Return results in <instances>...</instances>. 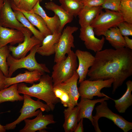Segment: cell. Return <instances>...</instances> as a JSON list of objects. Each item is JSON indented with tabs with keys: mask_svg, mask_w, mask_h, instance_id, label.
<instances>
[{
	"mask_svg": "<svg viewBox=\"0 0 132 132\" xmlns=\"http://www.w3.org/2000/svg\"><path fill=\"white\" fill-rule=\"evenodd\" d=\"M63 113L65 121L63 127L65 132H74L78 122V107H68L64 110Z\"/></svg>",
	"mask_w": 132,
	"mask_h": 132,
	"instance_id": "603a6c76",
	"label": "cell"
},
{
	"mask_svg": "<svg viewBox=\"0 0 132 132\" xmlns=\"http://www.w3.org/2000/svg\"><path fill=\"white\" fill-rule=\"evenodd\" d=\"M11 2L12 1H13V0H7Z\"/></svg>",
	"mask_w": 132,
	"mask_h": 132,
	"instance_id": "7bdbcfd3",
	"label": "cell"
},
{
	"mask_svg": "<svg viewBox=\"0 0 132 132\" xmlns=\"http://www.w3.org/2000/svg\"><path fill=\"white\" fill-rule=\"evenodd\" d=\"M75 53L78 60V67L76 71L79 76V84L86 79L89 68L93 65L95 58V56L86 51L77 49Z\"/></svg>",
	"mask_w": 132,
	"mask_h": 132,
	"instance_id": "9a60e30c",
	"label": "cell"
},
{
	"mask_svg": "<svg viewBox=\"0 0 132 132\" xmlns=\"http://www.w3.org/2000/svg\"><path fill=\"white\" fill-rule=\"evenodd\" d=\"M113 82V79L94 80L85 79L80 83L78 88L79 96L91 99L95 96L99 97H108L101 92V90L104 88L111 87Z\"/></svg>",
	"mask_w": 132,
	"mask_h": 132,
	"instance_id": "ba28073f",
	"label": "cell"
},
{
	"mask_svg": "<svg viewBox=\"0 0 132 132\" xmlns=\"http://www.w3.org/2000/svg\"><path fill=\"white\" fill-rule=\"evenodd\" d=\"M45 7L47 10L53 12L59 18L60 22L59 32H62L65 26L70 23L73 20L74 17L65 10L61 6L52 1L45 3Z\"/></svg>",
	"mask_w": 132,
	"mask_h": 132,
	"instance_id": "7402d4cb",
	"label": "cell"
},
{
	"mask_svg": "<svg viewBox=\"0 0 132 132\" xmlns=\"http://www.w3.org/2000/svg\"><path fill=\"white\" fill-rule=\"evenodd\" d=\"M41 0H20L16 7L18 9L29 11L31 10L38 1Z\"/></svg>",
	"mask_w": 132,
	"mask_h": 132,
	"instance_id": "d6a6232c",
	"label": "cell"
},
{
	"mask_svg": "<svg viewBox=\"0 0 132 132\" xmlns=\"http://www.w3.org/2000/svg\"><path fill=\"white\" fill-rule=\"evenodd\" d=\"M6 131L5 126L2 125L0 124V132H5Z\"/></svg>",
	"mask_w": 132,
	"mask_h": 132,
	"instance_id": "ab89813d",
	"label": "cell"
},
{
	"mask_svg": "<svg viewBox=\"0 0 132 132\" xmlns=\"http://www.w3.org/2000/svg\"><path fill=\"white\" fill-rule=\"evenodd\" d=\"M83 118L81 119L78 123L75 129L74 132H84V129L83 126Z\"/></svg>",
	"mask_w": 132,
	"mask_h": 132,
	"instance_id": "8d00e7d4",
	"label": "cell"
},
{
	"mask_svg": "<svg viewBox=\"0 0 132 132\" xmlns=\"http://www.w3.org/2000/svg\"><path fill=\"white\" fill-rule=\"evenodd\" d=\"M41 44H42L35 46L30 51V53L27 55L20 58H15L10 54L7 59L8 67V77H11L16 70L22 68L26 69L30 71L37 70L44 73H50L45 64L38 63L35 58L37 49Z\"/></svg>",
	"mask_w": 132,
	"mask_h": 132,
	"instance_id": "3957f363",
	"label": "cell"
},
{
	"mask_svg": "<svg viewBox=\"0 0 132 132\" xmlns=\"http://www.w3.org/2000/svg\"><path fill=\"white\" fill-rule=\"evenodd\" d=\"M95 108L96 114L94 118L97 122L101 117L106 118L112 121L124 132H128L132 129V123L126 120L120 115L114 113L108 107L106 100L100 103Z\"/></svg>",
	"mask_w": 132,
	"mask_h": 132,
	"instance_id": "9c48e42d",
	"label": "cell"
},
{
	"mask_svg": "<svg viewBox=\"0 0 132 132\" xmlns=\"http://www.w3.org/2000/svg\"><path fill=\"white\" fill-rule=\"evenodd\" d=\"M10 52L7 45L0 48V69L7 77L8 75V67L7 59Z\"/></svg>",
	"mask_w": 132,
	"mask_h": 132,
	"instance_id": "4dcf8cb0",
	"label": "cell"
},
{
	"mask_svg": "<svg viewBox=\"0 0 132 132\" xmlns=\"http://www.w3.org/2000/svg\"><path fill=\"white\" fill-rule=\"evenodd\" d=\"M5 77L0 69V90L4 89V82Z\"/></svg>",
	"mask_w": 132,
	"mask_h": 132,
	"instance_id": "f35d334b",
	"label": "cell"
},
{
	"mask_svg": "<svg viewBox=\"0 0 132 132\" xmlns=\"http://www.w3.org/2000/svg\"><path fill=\"white\" fill-rule=\"evenodd\" d=\"M0 26L23 32L28 29L17 19L11 6L10 2L7 0H4L0 13Z\"/></svg>",
	"mask_w": 132,
	"mask_h": 132,
	"instance_id": "4fadbf2b",
	"label": "cell"
},
{
	"mask_svg": "<svg viewBox=\"0 0 132 132\" xmlns=\"http://www.w3.org/2000/svg\"><path fill=\"white\" fill-rule=\"evenodd\" d=\"M80 101L77 106L78 108V122L82 118H86L91 122L96 132H101L98 123L94 119L92 112L95 104L98 103L111 99L109 97L94 100H91L83 97H80Z\"/></svg>",
	"mask_w": 132,
	"mask_h": 132,
	"instance_id": "30bf717a",
	"label": "cell"
},
{
	"mask_svg": "<svg viewBox=\"0 0 132 132\" xmlns=\"http://www.w3.org/2000/svg\"><path fill=\"white\" fill-rule=\"evenodd\" d=\"M101 6L84 7L79 13V23L81 27L90 25L92 21L102 11Z\"/></svg>",
	"mask_w": 132,
	"mask_h": 132,
	"instance_id": "d4e9b609",
	"label": "cell"
},
{
	"mask_svg": "<svg viewBox=\"0 0 132 132\" xmlns=\"http://www.w3.org/2000/svg\"><path fill=\"white\" fill-rule=\"evenodd\" d=\"M24 36L23 32L0 26V48L7 45L13 46L22 43Z\"/></svg>",
	"mask_w": 132,
	"mask_h": 132,
	"instance_id": "e0dca14e",
	"label": "cell"
},
{
	"mask_svg": "<svg viewBox=\"0 0 132 132\" xmlns=\"http://www.w3.org/2000/svg\"><path fill=\"white\" fill-rule=\"evenodd\" d=\"M23 96V105L19 111L20 115L15 121L5 126L6 130L14 129L17 124L25 119L36 116L40 110L42 111H45L47 112L51 111L48 105L41 101L39 99L35 101L27 95L24 94Z\"/></svg>",
	"mask_w": 132,
	"mask_h": 132,
	"instance_id": "5b68a950",
	"label": "cell"
},
{
	"mask_svg": "<svg viewBox=\"0 0 132 132\" xmlns=\"http://www.w3.org/2000/svg\"><path fill=\"white\" fill-rule=\"evenodd\" d=\"M121 0H105L101 6L103 9L119 12Z\"/></svg>",
	"mask_w": 132,
	"mask_h": 132,
	"instance_id": "e575fe53",
	"label": "cell"
},
{
	"mask_svg": "<svg viewBox=\"0 0 132 132\" xmlns=\"http://www.w3.org/2000/svg\"><path fill=\"white\" fill-rule=\"evenodd\" d=\"M24 39L22 43L17 46L10 45L8 48L11 52L12 55L16 59H19L26 56L27 53L35 46L42 44V42L38 39L28 29L23 32Z\"/></svg>",
	"mask_w": 132,
	"mask_h": 132,
	"instance_id": "8fae6325",
	"label": "cell"
},
{
	"mask_svg": "<svg viewBox=\"0 0 132 132\" xmlns=\"http://www.w3.org/2000/svg\"><path fill=\"white\" fill-rule=\"evenodd\" d=\"M42 112L40 110L38 115L33 119H25L24 121L25 125L19 132H35L38 131H41L48 128L47 127L48 125L56 122L52 114L43 115Z\"/></svg>",
	"mask_w": 132,
	"mask_h": 132,
	"instance_id": "5bb4252c",
	"label": "cell"
},
{
	"mask_svg": "<svg viewBox=\"0 0 132 132\" xmlns=\"http://www.w3.org/2000/svg\"><path fill=\"white\" fill-rule=\"evenodd\" d=\"M79 78L78 75L76 71L70 78L54 86L62 89L68 94L71 98L73 107L77 106L80 97L77 87Z\"/></svg>",
	"mask_w": 132,
	"mask_h": 132,
	"instance_id": "ac0fdd59",
	"label": "cell"
},
{
	"mask_svg": "<svg viewBox=\"0 0 132 132\" xmlns=\"http://www.w3.org/2000/svg\"><path fill=\"white\" fill-rule=\"evenodd\" d=\"M112 47L115 49L125 47L124 37L120 33L117 27L111 28L105 33L104 35Z\"/></svg>",
	"mask_w": 132,
	"mask_h": 132,
	"instance_id": "484cf974",
	"label": "cell"
},
{
	"mask_svg": "<svg viewBox=\"0 0 132 132\" xmlns=\"http://www.w3.org/2000/svg\"><path fill=\"white\" fill-rule=\"evenodd\" d=\"M27 12L35 13L40 16L44 21L52 34L56 32H59L60 22L59 18L55 14L52 17L48 16L40 5V1L37 2L31 10Z\"/></svg>",
	"mask_w": 132,
	"mask_h": 132,
	"instance_id": "d6986e66",
	"label": "cell"
},
{
	"mask_svg": "<svg viewBox=\"0 0 132 132\" xmlns=\"http://www.w3.org/2000/svg\"><path fill=\"white\" fill-rule=\"evenodd\" d=\"M93 28L90 25L81 27L79 37L84 42L86 48L95 53L102 49L105 42V38L103 36L101 39L96 37Z\"/></svg>",
	"mask_w": 132,
	"mask_h": 132,
	"instance_id": "7c38bea8",
	"label": "cell"
},
{
	"mask_svg": "<svg viewBox=\"0 0 132 132\" xmlns=\"http://www.w3.org/2000/svg\"><path fill=\"white\" fill-rule=\"evenodd\" d=\"M13 11L17 19L29 30L36 38L42 42L45 37L43 34L34 27L21 11L17 10Z\"/></svg>",
	"mask_w": 132,
	"mask_h": 132,
	"instance_id": "f1b7e54d",
	"label": "cell"
},
{
	"mask_svg": "<svg viewBox=\"0 0 132 132\" xmlns=\"http://www.w3.org/2000/svg\"><path fill=\"white\" fill-rule=\"evenodd\" d=\"M54 91L56 96L60 99L64 106L74 107L73 106L71 98L66 92L56 86L54 87Z\"/></svg>",
	"mask_w": 132,
	"mask_h": 132,
	"instance_id": "1f68e13d",
	"label": "cell"
},
{
	"mask_svg": "<svg viewBox=\"0 0 132 132\" xmlns=\"http://www.w3.org/2000/svg\"><path fill=\"white\" fill-rule=\"evenodd\" d=\"M117 27L123 36H132V23L123 21L120 23Z\"/></svg>",
	"mask_w": 132,
	"mask_h": 132,
	"instance_id": "836d02e7",
	"label": "cell"
},
{
	"mask_svg": "<svg viewBox=\"0 0 132 132\" xmlns=\"http://www.w3.org/2000/svg\"><path fill=\"white\" fill-rule=\"evenodd\" d=\"M4 0H0V14L3 7Z\"/></svg>",
	"mask_w": 132,
	"mask_h": 132,
	"instance_id": "60d3db41",
	"label": "cell"
},
{
	"mask_svg": "<svg viewBox=\"0 0 132 132\" xmlns=\"http://www.w3.org/2000/svg\"><path fill=\"white\" fill-rule=\"evenodd\" d=\"M105 0H81L84 7L101 6Z\"/></svg>",
	"mask_w": 132,
	"mask_h": 132,
	"instance_id": "d590c367",
	"label": "cell"
},
{
	"mask_svg": "<svg viewBox=\"0 0 132 132\" xmlns=\"http://www.w3.org/2000/svg\"><path fill=\"white\" fill-rule=\"evenodd\" d=\"M78 28L76 26H67L63 30L59 39L55 45V56L54 62L56 63L65 59L66 55L75 47L73 33Z\"/></svg>",
	"mask_w": 132,
	"mask_h": 132,
	"instance_id": "52a82bcc",
	"label": "cell"
},
{
	"mask_svg": "<svg viewBox=\"0 0 132 132\" xmlns=\"http://www.w3.org/2000/svg\"><path fill=\"white\" fill-rule=\"evenodd\" d=\"M118 12L124 21L132 23V0H121Z\"/></svg>",
	"mask_w": 132,
	"mask_h": 132,
	"instance_id": "f546056e",
	"label": "cell"
},
{
	"mask_svg": "<svg viewBox=\"0 0 132 132\" xmlns=\"http://www.w3.org/2000/svg\"><path fill=\"white\" fill-rule=\"evenodd\" d=\"M127 89L122 96L117 99H111L115 102V107L120 113H123L132 104V81L128 80L126 82Z\"/></svg>",
	"mask_w": 132,
	"mask_h": 132,
	"instance_id": "cb8c5ba5",
	"label": "cell"
},
{
	"mask_svg": "<svg viewBox=\"0 0 132 132\" xmlns=\"http://www.w3.org/2000/svg\"><path fill=\"white\" fill-rule=\"evenodd\" d=\"M64 59L55 63L53 67L51 77L53 86L71 77L78 66L77 57L72 50Z\"/></svg>",
	"mask_w": 132,
	"mask_h": 132,
	"instance_id": "277c9868",
	"label": "cell"
},
{
	"mask_svg": "<svg viewBox=\"0 0 132 132\" xmlns=\"http://www.w3.org/2000/svg\"><path fill=\"white\" fill-rule=\"evenodd\" d=\"M87 75L91 80L113 79L112 93L132 75V50L106 49L96 53Z\"/></svg>",
	"mask_w": 132,
	"mask_h": 132,
	"instance_id": "6da1fadb",
	"label": "cell"
},
{
	"mask_svg": "<svg viewBox=\"0 0 132 132\" xmlns=\"http://www.w3.org/2000/svg\"><path fill=\"white\" fill-rule=\"evenodd\" d=\"M61 6L66 11L76 17L84 6L81 0H59Z\"/></svg>",
	"mask_w": 132,
	"mask_h": 132,
	"instance_id": "83f0119b",
	"label": "cell"
},
{
	"mask_svg": "<svg viewBox=\"0 0 132 132\" xmlns=\"http://www.w3.org/2000/svg\"><path fill=\"white\" fill-rule=\"evenodd\" d=\"M124 21L121 14L119 12L105 9L102 11L90 24L94 29L95 34L98 36L104 35L111 28L117 27Z\"/></svg>",
	"mask_w": 132,
	"mask_h": 132,
	"instance_id": "8992f818",
	"label": "cell"
},
{
	"mask_svg": "<svg viewBox=\"0 0 132 132\" xmlns=\"http://www.w3.org/2000/svg\"><path fill=\"white\" fill-rule=\"evenodd\" d=\"M18 83L14 84L0 90V103L23 100V96L20 95L18 92Z\"/></svg>",
	"mask_w": 132,
	"mask_h": 132,
	"instance_id": "4316f807",
	"label": "cell"
},
{
	"mask_svg": "<svg viewBox=\"0 0 132 132\" xmlns=\"http://www.w3.org/2000/svg\"><path fill=\"white\" fill-rule=\"evenodd\" d=\"M24 72L23 73H20L14 77H5L4 89L13 84L23 82L33 84L34 82L39 81L41 77L44 74V72L37 70L32 71L25 70Z\"/></svg>",
	"mask_w": 132,
	"mask_h": 132,
	"instance_id": "2e32d148",
	"label": "cell"
},
{
	"mask_svg": "<svg viewBox=\"0 0 132 132\" xmlns=\"http://www.w3.org/2000/svg\"><path fill=\"white\" fill-rule=\"evenodd\" d=\"M124 37L125 44V47L132 50V39L127 36H124Z\"/></svg>",
	"mask_w": 132,
	"mask_h": 132,
	"instance_id": "74e56055",
	"label": "cell"
},
{
	"mask_svg": "<svg viewBox=\"0 0 132 132\" xmlns=\"http://www.w3.org/2000/svg\"><path fill=\"white\" fill-rule=\"evenodd\" d=\"M39 83L33 84L28 87L24 83H18V90L19 94L27 95L30 97L37 98L44 101L53 111L55 105L60 102L55 95L54 91L53 83L51 77L44 74L41 77Z\"/></svg>",
	"mask_w": 132,
	"mask_h": 132,
	"instance_id": "7a4b0ae2",
	"label": "cell"
},
{
	"mask_svg": "<svg viewBox=\"0 0 132 132\" xmlns=\"http://www.w3.org/2000/svg\"><path fill=\"white\" fill-rule=\"evenodd\" d=\"M10 4L13 10H17L21 11L31 24L36 27L44 37L52 34L44 21L39 15L18 9L13 1L10 2Z\"/></svg>",
	"mask_w": 132,
	"mask_h": 132,
	"instance_id": "44dd1931",
	"label": "cell"
},
{
	"mask_svg": "<svg viewBox=\"0 0 132 132\" xmlns=\"http://www.w3.org/2000/svg\"><path fill=\"white\" fill-rule=\"evenodd\" d=\"M20 0H13V2L16 6H17L19 4Z\"/></svg>",
	"mask_w": 132,
	"mask_h": 132,
	"instance_id": "b9f144b4",
	"label": "cell"
},
{
	"mask_svg": "<svg viewBox=\"0 0 132 132\" xmlns=\"http://www.w3.org/2000/svg\"><path fill=\"white\" fill-rule=\"evenodd\" d=\"M62 32H57L45 36L37 53L43 56H49L55 54V45L58 41Z\"/></svg>",
	"mask_w": 132,
	"mask_h": 132,
	"instance_id": "ffe728a7",
	"label": "cell"
}]
</instances>
